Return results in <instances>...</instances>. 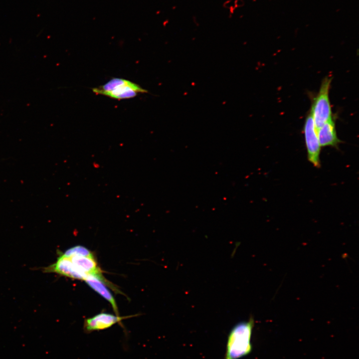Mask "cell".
I'll use <instances>...</instances> for the list:
<instances>
[{
    "label": "cell",
    "instance_id": "8992f818",
    "mask_svg": "<svg viewBox=\"0 0 359 359\" xmlns=\"http://www.w3.org/2000/svg\"><path fill=\"white\" fill-rule=\"evenodd\" d=\"M317 133L321 147H336L340 142L337 135L335 123L333 119L317 129Z\"/></svg>",
    "mask_w": 359,
    "mask_h": 359
},
{
    "label": "cell",
    "instance_id": "52a82bcc",
    "mask_svg": "<svg viewBox=\"0 0 359 359\" xmlns=\"http://www.w3.org/2000/svg\"><path fill=\"white\" fill-rule=\"evenodd\" d=\"M85 281L92 289L107 300L112 305L115 314L119 316L115 299L105 286V283L100 278L92 275L89 276Z\"/></svg>",
    "mask_w": 359,
    "mask_h": 359
},
{
    "label": "cell",
    "instance_id": "277c9868",
    "mask_svg": "<svg viewBox=\"0 0 359 359\" xmlns=\"http://www.w3.org/2000/svg\"><path fill=\"white\" fill-rule=\"evenodd\" d=\"M303 131L307 150L308 159L315 167L319 168L321 147L318 138L317 129L310 112L308 113L305 119Z\"/></svg>",
    "mask_w": 359,
    "mask_h": 359
},
{
    "label": "cell",
    "instance_id": "7a4b0ae2",
    "mask_svg": "<svg viewBox=\"0 0 359 359\" xmlns=\"http://www.w3.org/2000/svg\"><path fill=\"white\" fill-rule=\"evenodd\" d=\"M332 81L331 77H326L322 80L319 92L313 100L310 113L317 130L333 119L329 98Z\"/></svg>",
    "mask_w": 359,
    "mask_h": 359
},
{
    "label": "cell",
    "instance_id": "6da1fadb",
    "mask_svg": "<svg viewBox=\"0 0 359 359\" xmlns=\"http://www.w3.org/2000/svg\"><path fill=\"white\" fill-rule=\"evenodd\" d=\"M254 325L253 317L236 324L229 332L224 359H239L251 353V338Z\"/></svg>",
    "mask_w": 359,
    "mask_h": 359
},
{
    "label": "cell",
    "instance_id": "5b68a950",
    "mask_svg": "<svg viewBox=\"0 0 359 359\" xmlns=\"http://www.w3.org/2000/svg\"><path fill=\"white\" fill-rule=\"evenodd\" d=\"M135 316L136 315L120 316L102 312L92 317L85 319L84 321L83 330L85 333L89 334L94 331L105 330L117 323H120L121 325L122 320Z\"/></svg>",
    "mask_w": 359,
    "mask_h": 359
},
{
    "label": "cell",
    "instance_id": "ba28073f",
    "mask_svg": "<svg viewBox=\"0 0 359 359\" xmlns=\"http://www.w3.org/2000/svg\"><path fill=\"white\" fill-rule=\"evenodd\" d=\"M62 253L67 256L73 255L90 256L93 255L92 252L88 249L81 245L71 247Z\"/></svg>",
    "mask_w": 359,
    "mask_h": 359
},
{
    "label": "cell",
    "instance_id": "3957f363",
    "mask_svg": "<svg viewBox=\"0 0 359 359\" xmlns=\"http://www.w3.org/2000/svg\"><path fill=\"white\" fill-rule=\"evenodd\" d=\"M96 94L104 95L116 99H129L135 97L138 93H147V91L130 81L113 78L105 84L92 89Z\"/></svg>",
    "mask_w": 359,
    "mask_h": 359
}]
</instances>
